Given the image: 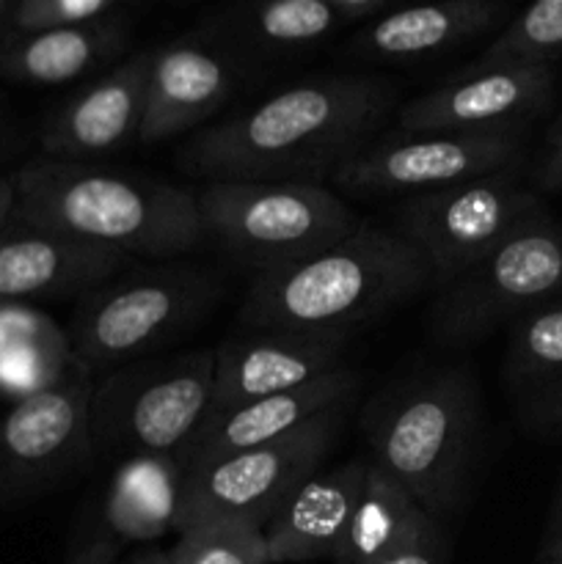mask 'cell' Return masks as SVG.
<instances>
[{"mask_svg":"<svg viewBox=\"0 0 562 564\" xmlns=\"http://www.w3.org/2000/svg\"><path fill=\"white\" fill-rule=\"evenodd\" d=\"M400 108V86L372 72L314 75L226 116L185 143L182 169L204 182L325 185Z\"/></svg>","mask_w":562,"mask_h":564,"instance_id":"obj_1","label":"cell"},{"mask_svg":"<svg viewBox=\"0 0 562 564\" xmlns=\"http://www.w3.org/2000/svg\"><path fill=\"white\" fill-rule=\"evenodd\" d=\"M11 224L174 262L204 240L196 193L99 163L33 160L14 176Z\"/></svg>","mask_w":562,"mask_h":564,"instance_id":"obj_2","label":"cell"},{"mask_svg":"<svg viewBox=\"0 0 562 564\" xmlns=\"http://www.w3.org/2000/svg\"><path fill=\"white\" fill-rule=\"evenodd\" d=\"M433 286L417 248L397 231L361 220L317 257L251 281L240 328L350 336Z\"/></svg>","mask_w":562,"mask_h":564,"instance_id":"obj_3","label":"cell"},{"mask_svg":"<svg viewBox=\"0 0 562 564\" xmlns=\"http://www.w3.org/2000/svg\"><path fill=\"white\" fill-rule=\"evenodd\" d=\"M369 460L424 512L461 510L483 441V400L468 367H433L380 391L361 416Z\"/></svg>","mask_w":562,"mask_h":564,"instance_id":"obj_4","label":"cell"},{"mask_svg":"<svg viewBox=\"0 0 562 564\" xmlns=\"http://www.w3.org/2000/svg\"><path fill=\"white\" fill-rule=\"evenodd\" d=\"M220 297V279L182 262L127 268L77 301L66 328L75 367L86 378L152 358L196 328Z\"/></svg>","mask_w":562,"mask_h":564,"instance_id":"obj_5","label":"cell"},{"mask_svg":"<svg viewBox=\"0 0 562 564\" xmlns=\"http://www.w3.org/2000/svg\"><path fill=\"white\" fill-rule=\"evenodd\" d=\"M196 207L204 237L253 279L317 257L361 224L339 193L301 182H204Z\"/></svg>","mask_w":562,"mask_h":564,"instance_id":"obj_6","label":"cell"},{"mask_svg":"<svg viewBox=\"0 0 562 564\" xmlns=\"http://www.w3.org/2000/svg\"><path fill=\"white\" fill-rule=\"evenodd\" d=\"M215 350L152 356L102 375L91 389L94 455L180 457L213 402Z\"/></svg>","mask_w":562,"mask_h":564,"instance_id":"obj_7","label":"cell"},{"mask_svg":"<svg viewBox=\"0 0 562 564\" xmlns=\"http://www.w3.org/2000/svg\"><path fill=\"white\" fill-rule=\"evenodd\" d=\"M562 295V224L540 207L488 257L435 290L428 328L441 347H468Z\"/></svg>","mask_w":562,"mask_h":564,"instance_id":"obj_8","label":"cell"},{"mask_svg":"<svg viewBox=\"0 0 562 564\" xmlns=\"http://www.w3.org/2000/svg\"><path fill=\"white\" fill-rule=\"evenodd\" d=\"M347 405L309 419L284 438L182 471L174 532L207 521H246L264 529L284 501L320 471Z\"/></svg>","mask_w":562,"mask_h":564,"instance_id":"obj_9","label":"cell"},{"mask_svg":"<svg viewBox=\"0 0 562 564\" xmlns=\"http://www.w3.org/2000/svg\"><path fill=\"white\" fill-rule=\"evenodd\" d=\"M529 127L479 132H402L375 135L334 171L339 193L356 198H406L523 169Z\"/></svg>","mask_w":562,"mask_h":564,"instance_id":"obj_10","label":"cell"},{"mask_svg":"<svg viewBox=\"0 0 562 564\" xmlns=\"http://www.w3.org/2000/svg\"><path fill=\"white\" fill-rule=\"evenodd\" d=\"M521 171H501L397 202L395 231L424 259L433 290L474 268L543 207L540 193L523 185Z\"/></svg>","mask_w":562,"mask_h":564,"instance_id":"obj_11","label":"cell"},{"mask_svg":"<svg viewBox=\"0 0 562 564\" xmlns=\"http://www.w3.org/2000/svg\"><path fill=\"white\" fill-rule=\"evenodd\" d=\"M94 380L75 372L53 389L17 400L0 416V512L64 488L94 457Z\"/></svg>","mask_w":562,"mask_h":564,"instance_id":"obj_12","label":"cell"},{"mask_svg":"<svg viewBox=\"0 0 562 564\" xmlns=\"http://www.w3.org/2000/svg\"><path fill=\"white\" fill-rule=\"evenodd\" d=\"M556 72L527 66H472L400 105L395 130L479 132L532 127L554 99Z\"/></svg>","mask_w":562,"mask_h":564,"instance_id":"obj_13","label":"cell"},{"mask_svg":"<svg viewBox=\"0 0 562 564\" xmlns=\"http://www.w3.org/2000/svg\"><path fill=\"white\" fill-rule=\"evenodd\" d=\"M347 345L350 336L342 334L240 328V334L215 347L213 402L207 416L301 389L345 367Z\"/></svg>","mask_w":562,"mask_h":564,"instance_id":"obj_14","label":"cell"},{"mask_svg":"<svg viewBox=\"0 0 562 564\" xmlns=\"http://www.w3.org/2000/svg\"><path fill=\"white\" fill-rule=\"evenodd\" d=\"M191 31L248 75L309 58L347 28L336 0H246L207 11Z\"/></svg>","mask_w":562,"mask_h":564,"instance_id":"obj_15","label":"cell"},{"mask_svg":"<svg viewBox=\"0 0 562 564\" xmlns=\"http://www.w3.org/2000/svg\"><path fill=\"white\" fill-rule=\"evenodd\" d=\"M240 80L237 66L196 31L154 47L138 143L149 147L196 130L224 110L240 88Z\"/></svg>","mask_w":562,"mask_h":564,"instance_id":"obj_16","label":"cell"},{"mask_svg":"<svg viewBox=\"0 0 562 564\" xmlns=\"http://www.w3.org/2000/svg\"><path fill=\"white\" fill-rule=\"evenodd\" d=\"M152 50H138L91 86L72 94L42 127L44 158L99 163L138 141Z\"/></svg>","mask_w":562,"mask_h":564,"instance_id":"obj_17","label":"cell"},{"mask_svg":"<svg viewBox=\"0 0 562 564\" xmlns=\"http://www.w3.org/2000/svg\"><path fill=\"white\" fill-rule=\"evenodd\" d=\"M507 20H510V6L501 0L395 6L389 14L356 28L342 44V55L358 64H428L468 47L496 28L501 31Z\"/></svg>","mask_w":562,"mask_h":564,"instance_id":"obj_18","label":"cell"},{"mask_svg":"<svg viewBox=\"0 0 562 564\" xmlns=\"http://www.w3.org/2000/svg\"><path fill=\"white\" fill-rule=\"evenodd\" d=\"M136 259L116 248L58 231L25 229L9 220L0 231V303L22 297L88 295L132 268Z\"/></svg>","mask_w":562,"mask_h":564,"instance_id":"obj_19","label":"cell"},{"mask_svg":"<svg viewBox=\"0 0 562 564\" xmlns=\"http://www.w3.org/2000/svg\"><path fill=\"white\" fill-rule=\"evenodd\" d=\"M356 391L358 375L345 364V367L334 369V372L323 375V378L312 380L301 389L262 397V400L246 402V405L218 413V416H207L182 449V471L284 438L292 430L306 424L309 419L334 411V408L350 405Z\"/></svg>","mask_w":562,"mask_h":564,"instance_id":"obj_20","label":"cell"},{"mask_svg":"<svg viewBox=\"0 0 562 564\" xmlns=\"http://www.w3.org/2000/svg\"><path fill=\"white\" fill-rule=\"evenodd\" d=\"M367 466L369 460L356 457L331 471H317L284 501L262 529L270 564L334 560L356 510Z\"/></svg>","mask_w":562,"mask_h":564,"instance_id":"obj_21","label":"cell"},{"mask_svg":"<svg viewBox=\"0 0 562 564\" xmlns=\"http://www.w3.org/2000/svg\"><path fill=\"white\" fill-rule=\"evenodd\" d=\"M136 14L97 25L64 28L14 39L0 50V77L25 86H66L119 61L132 44Z\"/></svg>","mask_w":562,"mask_h":564,"instance_id":"obj_22","label":"cell"},{"mask_svg":"<svg viewBox=\"0 0 562 564\" xmlns=\"http://www.w3.org/2000/svg\"><path fill=\"white\" fill-rule=\"evenodd\" d=\"M180 488V457H130L116 471L105 496V532L91 540H108L121 549L125 543H141L174 532Z\"/></svg>","mask_w":562,"mask_h":564,"instance_id":"obj_23","label":"cell"},{"mask_svg":"<svg viewBox=\"0 0 562 564\" xmlns=\"http://www.w3.org/2000/svg\"><path fill=\"white\" fill-rule=\"evenodd\" d=\"M433 523H441L424 512L395 479L380 471L372 460L367 466L356 510L345 529L334 564H378L391 551L411 543Z\"/></svg>","mask_w":562,"mask_h":564,"instance_id":"obj_24","label":"cell"},{"mask_svg":"<svg viewBox=\"0 0 562 564\" xmlns=\"http://www.w3.org/2000/svg\"><path fill=\"white\" fill-rule=\"evenodd\" d=\"M505 380L523 408L562 383V295L507 328Z\"/></svg>","mask_w":562,"mask_h":564,"instance_id":"obj_25","label":"cell"},{"mask_svg":"<svg viewBox=\"0 0 562 564\" xmlns=\"http://www.w3.org/2000/svg\"><path fill=\"white\" fill-rule=\"evenodd\" d=\"M562 58V0H540L507 20L472 66L554 69Z\"/></svg>","mask_w":562,"mask_h":564,"instance_id":"obj_26","label":"cell"},{"mask_svg":"<svg viewBox=\"0 0 562 564\" xmlns=\"http://www.w3.org/2000/svg\"><path fill=\"white\" fill-rule=\"evenodd\" d=\"M171 564H270L264 532L246 521H207L185 529L169 551Z\"/></svg>","mask_w":562,"mask_h":564,"instance_id":"obj_27","label":"cell"},{"mask_svg":"<svg viewBox=\"0 0 562 564\" xmlns=\"http://www.w3.org/2000/svg\"><path fill=\"white\" fill-rule=\"evenodd\" d=\"M138 11L125 0H11L6 14V44L64 28L97 25Z\"/></svg>","mask_w":562,"mask_h":564,"instance_id":"obj_28","label":"cell"},{"mask_svg":"<svg viewBox=\"0 0 562 564\" xmlns=\"http://www.w3.org/2000/svg\"><path fill=\"white\" fill-rule=\"evenodd\" d=\"M378 564H446V534L441 523H433L428 532L413 538L411 543L400 545L383 556Z\"/></svg>","mask_w":562,"mask_h":564,"instance_id":"obj_29","label":"cell"},{"mask_svg":"<svg viewBox=\"0 0 562 564\" xmlns=\"http://www.w3.org/2000/svg\"><path fill=\"white\" fill-rule=\"evenodd\" d=\"M532 180L538 191H562V116L545 132V141L538 154V163H534Z\"/></svg>","mask_w":562,"mask_h":564,"instance_id":"obj_30","label":"cell"},{"mask_svg":"<svg viewBox=\"0 0 562 564\" xmlns=\"http://www.w3.org/2000/svg\"><path fill=\"white\" fill-rule=\"evenodd\" d=\"M527 419L540 430H562V383L527 405Z\"/></svg>","mask_w":562,"mask_h":564,"instance_id":"obj_31","label":"cell"},{"mask_svg":"<svg viewBox=\"0 0 562 564\" xmlns=\"http://www.w3.org/2000/svg\"><path fill=\"white\" fill-rule=\"evenodd\" d=\"M562 556V488L556 494L554 505H551L549 512V521H545V534H543V543H540V560L538 564L543 562H554Z\"/></svg>","mask_w":562,"mask_h":564,"instance_id":"obj_32","label":"cell"},{"mask_svg":"<svg viewBox=\"0 0 562 564\" xmlns=\"http://www.w3.org/2000/svg\"><path fill=\"white\" fill-rule=\"evenodd\" d=\"M119 556V545L108 543V540H83L77 551H72L66 564H114Z\"/></svg>","mask_w":562,"mask_h":564,"instance_id":"obj_33","label":"cell"},{"mask_svg":"<svg viewBox=\"0 0 562 564\" xmlns=\"http://www.w3.org/2000/svg\"><path fill=\"white\" fill-rule=\"evenodd\" d=\"M14 209V180L11 176H0V231L6 229Z\"/></svg>","mask_w":562,"mask_h":564,"instance_id":"obj_34","label":"cell"},{"mask_svg":"<svg viewBox=\"0 0 562 564\" xmlns=\"http://www.w3.org/2000/svg\"><path fill=\"white\" fill-rule=\"evenodd\" d=\"M121 564H171V562H169V551L149 549V551H141V554L130 556V560Z\"/></svg>","mask_w":562,"mask_h":564,"instance_id":"obj_35","label":"cell"},{"mask_svg":"<svg viewBox=\"0 0 562 564\" xmlns=\"http://www.w3.org/2000/svg\"><path fill=\"white\" fill-rule=\"evenodd\" d=\"M11 9V0H0V50L6 47V14Z\"/></svg>","mask_w":562,"mask_h":564,"instance_id":"obj_36","label":"cell"},{"mask_svg":"<svg viewBox=\"0 0 562 564\" xmlns=\"http://www.w3.org/2000/svg\"><path fill=\"white\" fill-rule=\"evenodd\" d=\"M543 564H562V556H560V560H554V562H543Z\"/></svg>","mask_w":562,"mask_h":564,"instance_id":"obj_37","label":"cell"}]
</instances>
